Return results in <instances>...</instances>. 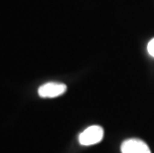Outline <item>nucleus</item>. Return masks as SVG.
I'll return each instance as SVG.
<instances>
[{"label":"nucleus","instance_id":"nucleus-3","mask_svg":"<svg viewBox=\"0 0 154 153\" xmlns=\"http://www.w3.org/2000/svg\"><path fill=\"white\" fill-rule=\"evenodd\" d=\"M121 153H151L145 142L140 139H127L121 144Z\"/></svg>","mask_w":154,"mask_h":153},{"label":"nucleus","instance_id":"nucleus-1","mask_svg":"<svg viewBox=\"0 0 154 153\" xmlns=\"http://www.w3.org/2000/svg\"><path fill=\"white\" fill-rule=\"evenodd\" d=\"M103 137V129L99 125H91L81 133L79 141L82 145L90 146L101 141Z\"/></svg>","mask_w":154,"mask_h":153},{"label":"nucleus","instance_id":"nucleus-2","mask_svg":"<svg viewBox=\"0 0 154 153\" xmlns=\"http://www.w3.org/2000/svg\"><path fill=\"white\" fill-rule=\"evenodd\" d=\"M67 92V86L62 83H47L41 86L38 90V93L41 97H48V99H52V97H57L62 96L63 93Z\"/></svg>","mask_w":154,"mask_h":153},{"label":"nucleus","instance_id":"nucleus-4","mask_svg":"<svg viewBox=\"0 0 154 153\" xmlns=\"http://www.w3.org/2000/svg\"><path fill=\"white\" fill-rule=\"evenodd\" d=\"M147 51H148L150 56H152L154 58V38L151 39L149 41L148 45H147Z\"/></svg>","mask_w":154,"mask_h":153}]
</instances>
